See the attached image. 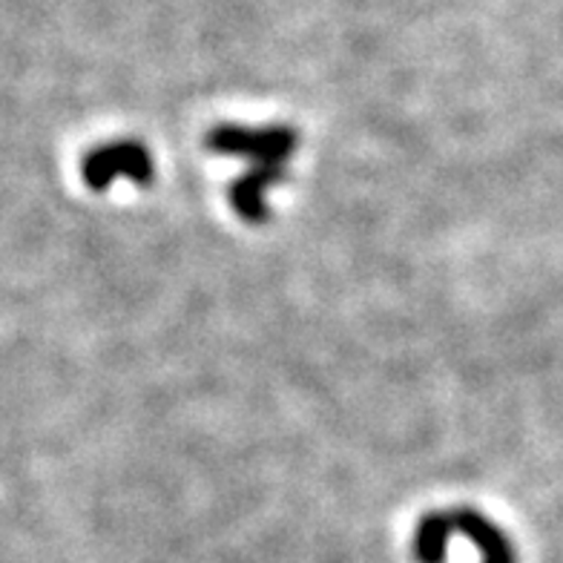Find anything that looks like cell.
I'll return each instance as SVG.
<instances>
[{"label": "cell", "mask_w": 563, "mask_h": 563, "mask_svg": "<svg viewBox=\"0 0 563 563\" xmlns=\"http://www.w3.org/2000/svg\"><path fill=\"white\" fill-rule=\"evenodd\" d=\"M153 164H150L147 150H141L139 144H112V147L92 153L87 158L84 176H87L89 187H107L115 176L133 178V181H150L153 176Z\"/></svg>", "instance_id": "obj_1"}, {"label": "cell", "mask_w": 563, "mask_h": 563, "mask_svg": "<svg viewBox=\"0 0 563 563\" xmlns=\"http://www.w3.org/2000/svg\"><path fill=\"white\" fill-rule=\"evenodd\" d=\"M445 552V520L429 518L417 529V555L422 563H440Z\"/></svg>", "instance_id": "obj_2"}]
</instances>
